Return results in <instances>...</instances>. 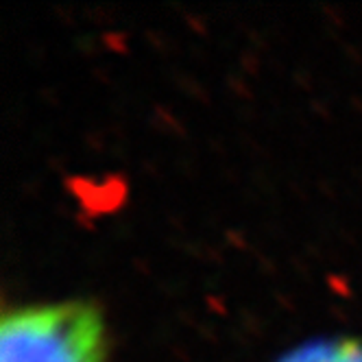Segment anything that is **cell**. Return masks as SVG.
I'll list each match as a JSON object with an SVG mask.
<instances>
[{"instance_id": "6da1fadb", "label": "cell", "mask_w": 362, "mask_h": 362, "mask_svg": "<svg viewBox=\"0 0 362 362\" xmlns=\"http://www.w3.org/2000/svg\"><path fill=\"white\" fill-rule=\"evenodd\" d=\"M0 362H105V323L83 299L16 305L0 321Z\"/></svg>"}, {"instance_id": "7a4b0ae2", "label": "cell", "mask_w": 362, "mask_h": 362, "mask_svg": "<svg viewBox=\"0 0 362 362\" xmlns=\"http://www.w3.org/2000/svg\"><path fill=\"white\" fill-rule=\"evenodd\" d=\"M279 362H362V343L351 336H334L299 345Z\"/></svg>"}]
</instances>
